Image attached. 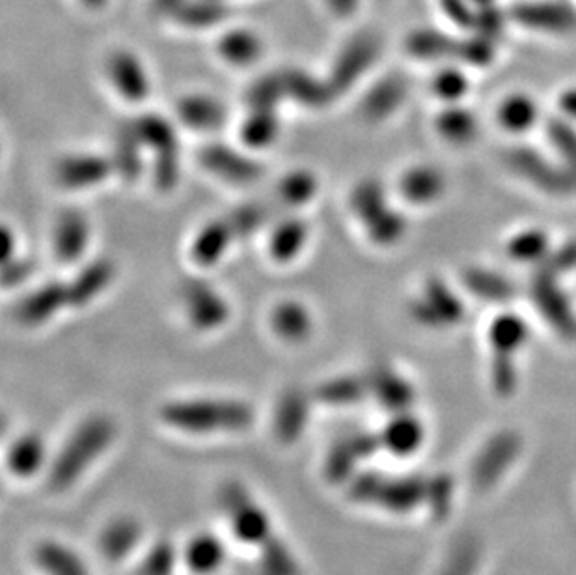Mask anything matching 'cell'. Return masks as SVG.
Here are the masks:
<instances>
[{"label": "cell", "mask_w": 576, "mask_h": 575, "mask_svg": "<svg viewBox=\"0 0 576 575\" xmlns=\"http://www.w3.org/2000/svg\"><path fill=\"white\" fill-rule=\"evenodd\" d=\"M116 437V421L105 413H94L79 422L47 469V484L52 492H68L79 484L115 445Z\"/></svg>", "instance_id": "1"}, {"label": "cell", "mask_w": 576, "mask_h": 575, "mask_svg": "<svg viewBox=\"0 0 576 575\" xmlns=\"http://www.w3.org/2000/svg\"><path fill=\"white\" fill-rule=\"evenodd\" d=\"M158 419L181 434H242L252 426L256 413L237 398H178L161 406Z\"/></svg>", "instance_id": "2"}, {"label": "cell", "mask_w": 576, "mask_h": 575, "mask_svg": "<svg viewBox=\"0 0 576 575\" xmlns=\"http://www.w3.org/2000/svg\"><path fill=\"white\" fill-rule=\"evenodd\" d=\"M221 506L235 542L245 548H256L261 553L279 538L271 512L242 484L232 482L222 488Z\"/></svg>", "instance_id": "3"}, {"label": "cell", "mask_w": 576, "mask_h": 575, "mask_svg": "<svg viewBox=\"0 0 576 575\" xmlns=\"http://www.w3.org/2000/svg\"><path fill=\"white\" fill-rule=\"evenodd\" d=\"M140 139L153 154V179L161 191H172L181 176V146L178 129L172 120L157 113H144L133 120Z\"/></svg>", "instance_id": "4"}, {"label": "cell", "mask_w": 576, "mask_h": 575, "mask_svg": "<svg viewBox=\"0 0 576 575\" xmlns=\"http://www.w3.org/2000/svg\"><path fill=\"white\" fill-rule=\"evenodd\" d=\"M409 314L425 329H446L465 320V303L450 284L431 277L422 284V292L409 303Z\"/></svg>", "instance_id": "5"}, {"label": "cell", "mask_w": 576, "mask_h": 575, "mask_svg": "<svg viewBox=\"0 0 576 575\" xmlns=\"http://www.w3.org/2000/svg\"><path fill=\"white\" fill-rule=\"evenodd\" d=\"M181 303L187 320L197 331H216L226 326L232 316V307L221 290L200 277L184 282Z\"/></svg>", "instance_id": "6"}, {"label": "cell", "mask_w": 576, "mask_h": 575, "mask_svg": "<svg viewBox=\"0 0 576 575\" xmlns=\"http://www.w3.org/2000/svg\"><path fill=\"white\" fill-rule=\"evenodd\" d=\"M200 163L215 178L247 187L256 184L263 176V165L248 150L232 146L226 142H210L200 150Z\"/></svg>", "instance_id": "7"}, {"label": "cell", "mask_w": 576, "mask_h": 575, "mask_svg": "<svg viewBox=\"0 0 576 575\" xmlns=\"http://www.w3.org/2000/svg\"><path fill=\"white\" fill-rule=\"evenodd\" d=\"M562 275L549 269L539 268V275L532 284L533 303L541 313V318L556 329L564 339H576V313L571 297L564 288L557 284Z\"/></svg>", "instance_id": "8"}, {"label": "cell", "mask_w": 576, "mask_h": 575, "mask_svg": "<svg viewBox=\"0 0 576 575\" xmlns=\"http://www.w3.org/2000/svg\"><path fill=\"white\" fill-rule=\"evenodd\" d=\"M115 174L110 155L75 152L60 157L55 165L57 184L68 191H86L103 186Z\"/></svg>", "instance_id": "9"}, {"label": "cell", "mask_w": 576, "mask_h": 575, "mask_svg": "<svg viewBox=\"0 0 576 575\" xmlns=\"http://www.w3.org/2000/svg\"><path fill=\"white\" fill-rule=\"evenodd\" d=\"M515 173L520 178L530 179V184L541 191L552 195H571L576 192V174L571 173L565 165L554 166L541 154H533L530 150H520L514 155Z\"/></svg>", "instance_id": "10"}, {"label": "cell", "mask_w": 576, "mask_h": 575, "mask_svg": "<svg viewBox=\"0 0 576 575\" xmlns=\"http://www.w3.org/2000/svg\"><path fill=\"white\" fill-rule=\"evenodd\" d=\"M448 191V178L437 165H412L401 173L398 192L407 204L427 208L437 204Z\"/></svg>", "instance_id": "11"}, {"label": "cell", "mask_w": 576, "mask_h": 575, "mask_svg": "<svg viewBox=\"0 0 576 575\" xmlns=\"http://www.w3.org/2000/svg\"><path fill=\"white\" fill-rule=\"evenodd\" d=\"M90 239L92 226L83 211L77 208L60 211L52 231V249L58 262H79L89 250Z\"/></svg>", "instance_id": "12"}, {"label": "cell", "mask_w": 576, "mask_h": 575, "mask_svg": "<svg viewBox=\"0 0 576 575\" xmlns=\"http://www.w3.org/2000/svg\"><path fill=\"white\" fill-rule=\"evenodd\" d=\"M377 58V44L372 38H356L343 47L330 70L329 81L336 96L348 94L361 81Z\"/></svg>", "instance_id": "13"}, {"label": "cell", "mask_w": 576, "mask_h": 575, "mask_svg": "<svg viewBox=\"0 0 576 575\" xmlns=\"http://www.w3.org/2000/svg\"><path fill=\"white\" fill-rule=\"evenodd\" d=\"M66 307H70L68 282L49 281L26 294L15 314L23 326L39 327L57 318Z\"/></svg>", "instance_id": "14"}, {"label": "cell", "mask_w": 576, "mask_h": 575, "mask_svg": "<svg viewBox=\"0 0 576 575\" xmlns=\"http://www.w3.org/2000/svg\"><path fill=\"white\" fill-rule=\"evenodd\" d=\"M530 340V327L517 313H501L494 316L487 327L489 348L493 350L494 363L514 365Z\"/></svg>", "instance_id": "15"}, {"label": "cell", "mask_w": 576, "mask_h": 575, "mask_svg": "<svg viewBox=\"0 0 576 575\" xmlns=\"http://www.w3.org/2000/svg\"><path fill=\"white\" fill-rule=\"evenodd\" d=\"M108 78L126 102L142 103L152 94V84L142 60L126 49L113 52L108 58Z\"/></svg>", "instance_id": "16"}, {"label": "cell", "mask_w": 576, "mask_h": 575, "mask_svg": "<svg viewBox=\"0 0 576 575\" xmlns=\"http://www.w3.org/2000/svg\"><path fill=\"white\" fill-rule=\"evenodd\" d=\"M379 445L396 458H411L420 453L425 443V426L420 416L411 410L392 413L390 421L383 426Z\"/></svg>", "instance_id": "17"}, {"label": "cell", "mask_w": 576, "mask_h": 575, "mask_svg": "<svg viewBox=\"0 0 576 575\" xmlns=\"http://www.w3.org/2000/svg\"><path fill=\"white\" fill-rule=\"evenodd\" d=\"M52 456L47 454V443L36 432H26L13 439L7 453V467L12 477L20 480L34 479L47 473Z\"/></svg>", "instance_id": "18"}, {"label": "cell", "mask_w": 576, "mask_h": 575, "mask_svg": "<svg viewBox=\"0 0 576 575\" xmlns=\"http://www.w3.org/2000/svg\"><path fill=\"white\" fill-rule=\"evenodd\" d=\"M116 266L110 258H95L77 271V275L68 282L70 307L84 308L94 303L99 295L107 292L115 282Z\"/></svg>", "instance_id": "19"}, {"label": "cell", "mask_w": 576, "mask_h": 575, "mask_svg": "<svg viewBox=\"0 0 576 575\" xmlns=\"http://www.w3.org/2000/svg\"><path fill=\"white\" fill-rule=\"evenodd\" d=\"M179 122L198 133H215L228 120L226 105L211 94L195 92L178 102Z\"/></svg>", "instance_id": "20"}, {"label": "cell", "mask_w": 576, "mask_h": 575, "mask_svg": "<svg viewBox=\"0 0 576 575\" xmlns=\"http://www.w3.org/2000/svg\"><path fill=\"white\" fill-rule=\"evenodd\" d=\"M235 232L230 224L228 218L213 219L203 224L202 228L192 237L190 244V258L198 268H213L222 262V258L228 255L230 247L234 245Z\"/></svg>", "instance_id": "21"}, {"label": "cell", "mask_w": 576, "mask_h": 575, "mask_svg": "<svg viewBox=\"0 0 576 575\" xmlns=\"http://www.w3.org/2000/svg\"><path fill=\"white\" fill-rule=\"evenodd\" d=\"M374 447H380L377 435L356 434L336 443L325 460L327 479L338 484L349 482L348 479L355 473V467L369 454L367 450Z\"/></svg>", "instance_id": "22"}, {"label": "cell", "mask_w": 576, "mask_h": 575, "mask_svg": "<svg viewBox=\"0 0 576 575\" xmlns=\"http://www.w3.org/2000/svg\"><path fill=\"white\" fill-rule=\"evenodd\" d=\"M314 392L303 389H287L280 397L274 411V434L282 443H295L301 439L308 419H310Z\"/></svg>", "instance_id": "23"}, {"label": "cell", "mask_w": 576, "mask_h": 575, "mask_svg": "<svg viewBox=\"0 0 576 575\" xmlns=\"http://www.w3.org/2000/svg\"><path fill=\"white\" fill-rule=\"evenodd\" d=\"M369 390L385 410L392 413L411 410L414 402V387L403 374H399L393 366L377 365L374 371L367 374Z\"/></svg>", "instance_id": "24"}, {"label": "cell", "mask_w": 576, "mask_h": 575, "mask_svg": "<svg viewBox=\"0 0 576 575\" xmlns=\"http://www.w3.org/2000/svg\"><path fill=\"white\" fill-rule=\"evenodd\" d=\"M226 559V543L213 532H197L181 550V563L192 575H215L224 568Z\"/></svg>", "instance_id": "25"}, {"label": "cell", "mask_w": 576, "mask_h": 575, "mask_svg": "<svg viewBox=\"0 0 576 575\" xmlns=\"http://www.w3.org/2000/svg\"><path fill=\"white\" fill-rule=\"evenodd\" d=\"M32 559L44 575H92L84 556L55 538H45L44 542H39Z\"/></svg>", "instance_id": "26"}, {"label": "cell", "mask_w": 576, "mask_h": 575, "mask_svg": "<svg viewBox=\"0 0 576 575\" xmlns=\"http://www.w3.org/2000/svg\"><path fill=\"white\" fill-rule=\"evenodd\" d=\"M144 152H148L144 142L140 139L134 122L121 124L113 142V165L115 174H120L127 184H133L144 173Z\"/></svg>", "instance_id": "27"}, {"label": "cell", "mask_w": 576, "mask_h": 575, "mask_svg": "<svg viewBox=\"0 0 576 575\" xmlns=\"http://www.w3.org/2000/svg\"><path fill=\"white\" fill-rule=\"evenodd\" d=\"M407 97L409 86L405 79L399 75L380 79L362 99V115L366 116L369 122H383L405 105Z\"/></svg>", "instance_id": "28"}, {"label": "cell", "mask_w": 576, "mask_h": 575, "mask_svg": "<svg viewBox=\"0 0 576 575\" xmlns=\"http://www.w3.org/2000/svg\"><path fill=\"white\" fill-rule=\"evenodd\" d=\"M271 329L287 344H301L314 332V316L310 308L297 300L280 301L271 310Z\"/></svg>", "instance_id": "29"}, {"label": "cell", "mask_w": 576, "mask_h": 575, "mask_svg": "<svg viewBox=\"0 0 576 575\" xmlns=\"http://www.w3.org/2000/svg\"><path fill=\"white\" fill-rule=\"evenodd\" d=\"M284 75L285 92L287 99L297 102L306 109H325L329 107L336 97L334 89L329 79H319L308 71L293 70L282 71Z\"/></svg>", "instance_id": "30"}, {"label": "cell", "mask_w": 576, "mask_h": 575, "mask_svg": "<svg viewBox=\"0 0 576 575\" xmlns=\"http://www.w3.org/2000/svg\"><path fill=\"white\" fill-rule=\"evenodd\" d=\"M140 542H142V525L137 519L121 516L105 525L99 537V550L108 561L121 563L139 550Z\"/></svg>", "instance_id": "31"}, {"label": "cell", "mask_w": 576, "mask_h": 575, "mask_svg": "<svg viewBox=\"0 0 576 575\" xmlns=\"http://www.w3.org/2000/svg\"><path fill=\"white\" fill-rule=\"evenodd\" d=\"M539 105L530 94L514 92L504 96L496 107V124L509 134H525L539 124Z\"/></svg>", "instance_id": "32"}, {"label": "cell", "mask_w": 576, "mask_h": 575, "mask_svg": "<svg viewBox=\"0 0 576 575\" xmlns=\"http://www.w3.org/2000/svg\"><path fill=\"white\" fill-rule=\"evenodd\" d=\"M310 226L301 218H287L274 226L269 236V255L274 262L292 263L308 245Z\"/></svg>", "instance_id": "33"}, {"label": "cell", "mask_w": 576, "mask_h": 575, "mask_svg": "<svg viewBox=\"0 0 576 575\" xmlns=\"http://www.w3.org/2000/svg\"><path fill=\"white\" fill-rule=\"evenodd\" d=\"M435 129L440 139L451 146H469L480 134V120L461 103L444 105L435 120Z\"/></svg>", "instance_id": "34"}, {"label": "cell", "mask_w": 576, "mask_h": 575, "mask_svg": "<svg viewBox=\"0 0 576 575\" xmlns=\"http://www.w3.org/2000/svg\"><path fill=\"white\" fill-rule=\"evenodd\" d=\"M367 395H372L367 374L366 376L343 374V376L330 377L314 390L316 402L327 403L330 408L355 406V403L362 402Z\"/></svg>", "instance_id": "35"}, {"label": "cell", "mask_w": 576, "mask_h": 575, "mask_svg": "<svg viewBox=\"0 0 576 575\" xmlns=\"http://www.w3.org/2000/svg\"><path fill=\"white\" fill-rule=\"evenodd\" d=\"M465 288L483 303H509L514 300L515 284L501 271L487 268H469L462 275Z\"/></svg>", "instance_id": "36"}, {"label": "cell", "mask_w": 576, "mask_h": 575, "mask_svg": "<svg viewBox=\"0 0 576 575\" xmlns=\"http://www.w3.org/2000/svg\"><path fill=\"white\" fill-rule=\"evenodd\" d=\"M280 131L282 124H280L279 110L250 109L239 134L248 150L260 152L279 141Z\"/></svg>", "instance_id": "37"}, {"label": "cell", "mask_w": 576, "mask_h": 575, "mask_svg": "<svg viewBox=\"0 0 576 575\" xmlns=\"http://www.w3.org/2000/svg\"><path fill=\"white\" fill-rule=\"evenodd\" d=\"M349 206H351L353 215L361 221L362 226H367L392 204L388 199L387 187L383 186L379 179L367 178L358 181L355 189L351 191Z\"/></svg>", "instance_id": "38"}, {"label": "cell", "mask_w": 576, "mask_h": 575, "mask_svg": "<svg viewBox=\"0 0 576 575\" xmlns=\"http://www.w3.org/2000/svg\"><path fill=\"white\" fill-rule=\"evenodd\" d=\"M219 52L224 58V62H228L230 66L248 68L260 60L263 44L254 31L237 28V31H230L219 39Z\"/></svg>", "instance_id": "39"}, {"label": "cell", "mask_w": 576, "mask_h": 575, "mask_svg": "<svg viewBox=\"0 0 576 575\" xmlns=\"http://www.w3.org/2000/svg\"><path fill=\"white\" fill-rule=\"evenodd\" d=\"M552 242L549 234L541 228H522L515 232L506 244V255L519 263H541L545 262L551 255Z\"/></svg>", "instance_id": "40"}, {"label": "cell", "mask_w": 576, "mask_h": 575, "mask_svg": "<svg viewBox=\"0 0 576 575\" xmlns=\"http://www.w3.org/2000/svg\"><path fill=\"white\" fill-rule=\"evenodd\" d=\"M319 192V179L308 168H295L280 179L279 200L285 208H303L310 204Z\"/></svg>", "instance_id": "41"}, {"label": "cell", "mask_w": 576, "mask_h": 575, "mask_svg": "<svg viewBox=\"0 0 576 575\" xmlns=\"http://www.w3.org/2000/svg\"><path fill=\"white\" fill-rule=\"evenodd\" d=\"M287 99V92H285L284 75L282 73H269V75H261L256 79L250 86H248L247 94H245V102H247V109H267L279 110L280 105Z\"/></svg>", "instance_id": "42"}, {"label": "cell", "mask_w": 576, "mask_h": 575, "mask_svg": "<svg viewBox=\"0 0 576 575\" xmlns=\"http://www.w3.org/2000/svg\"><path fill=\"white\" fill-rule=\"evenodd\" d=\"M407 228H409V223H407L403 211H399L393 206H390L385 213H380L379 218L364 226L372 244L379 245V247H393V245L401 244L405 237Z\"/></svg>", "instance_id": "43"}, {"label": "cell", "mask_w": 576, "mask_h": 575, "mask_svg": "<svg viewBox=\"0 0 576 575\" xmlns=\"http://www.w3.org/2000/svg\"><path fill=\"white\" fill-rule=\"evenodd\" d=\"M549 141L556 150L560 163H564L571 173L576 174V124L564 116L549 124Z\"/></svg>", "instance_id": "44"}, {"label": "cell", "mask_w": 576, "mask_h": 575, "mask_svg": "<svg viewBox=\"0 0 576 575\" xmlns=\"http://www.w3.org/2000/svg\"><path fill=\"white\" fill-rule=\"evenodd\" d=\"M431 94H435L444 105H456L469 96V79L461 71L446 68L431 81Z\"/></svg>", "instance_id": "45"}, {"label": "cell", "mask_w": 576, "mask_h": 575, "mask_svg": "<svg viewBox=\"0 0 576 575\" xmlns=\"http://www.w3.org/2000/svg\"><path fill=\"white\" fill-rule=\"evenodd\" d=\"M237 239L256 236L269 221V211L260 202H248L237 208L228 218Z\"/></svg>", "instance_id": "46"}, {"label": "cell", "mask_w": 576, "mask_h": 575, "mask_svg": "<svg viewBox=\"0 0 576 575\" xmlns=\"http://www.w3.org/2000/svg\"><path fill=\"white\" fill-rule=\"evenodd\" d=\"M179 561L181 555L171 542L155 543L140 564L139 575H172Z\"/></svg>", "instance_id": "47"}, {"label": "cell", "mask_w": 576, "mask_h": 575, "mask_svg": "<svg viewBox=\"0 0 576 575\" xmlns=\"http://www.w3.org/2000/svg\"><path fill=\"white\" fill-rule=\"evenodd\" d=\"M32 273H34V263H32V260H25L21 256H15L12 260L4 262L2 284H4V288L20 286V284L31 279Z\"/></svg>", "instance_id": "48"}, {"label": "cell", "mask_w": 576, "mask_h": 575, "mask_svg": "<svg viewBox=\"0 0 576 575\" xmlns=\"http://www.w3.org/2000/svg\"><path fill=\"white\" fill-rule=\"evenodd\" d=\"M557 109H560V115L567 118L569 122L576 124V86H571L560 94Z\"/></svg>", "instance_id": "49"}]
</instances>
